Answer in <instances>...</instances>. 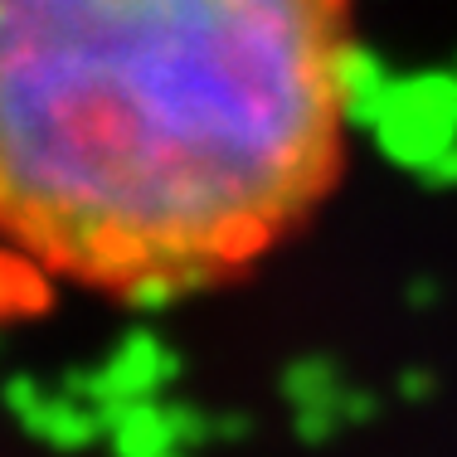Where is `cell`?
Returning a JSON list of instances; mask_svg holds the SVG:
<instances>
[{
  "instance_id": "obj_1",
  "label": "cell",
  "mask_w": 457,
  "mask_h": 457,
  "mask_svg": "<svg viewBox=\"0 0 457 457\" xmlns=\"http://www.w3.org/2000/svg\"><path fill=\"white\" fill-rule=\"evenodd\" d=\"M351 0H0V248L166 297L278 244L336 176Z\"/></svg>"
}]
</instances>
